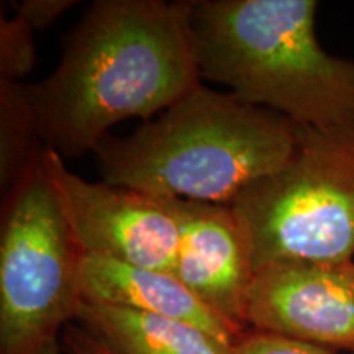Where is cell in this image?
<instances>
[{
    "label": "cell",
    "mask_w": 354,
    "mask_h": 354,
    "mask_svg": "<svg viewBox=\"0 0 354 354\" xmlns=\"http://www.w3.org/2000/svg\"><path fill=\"white\" fill-rule=\"evenodd\" d=\"M201 84L192 2L99 0L50 77L21 84L44 146L95 151L115 123L165 112Z\"/></svg>",
    "instance_id": "6da1fadb"
},
{
    "label": "cell",
    "mask_w": 354,
    "mask_h": 354,
    "mask_svg": "<svg viewBox=\"0 0 354 354\" xmlns=\"http://www.w3.org/2000/svg\"><path fill=\"white\" fill-rule=\"evenodd\" d=\"M300 127L198 84L125 138L95 148L104 183L158 197L232 203L289 161Z\"/></svg>",
    "instance_id": "7a4b0ae2"
},
{
    "label": "cell",
    "mask_w": 354,
    "mask_h": 354,
    "mask_svg": "<svg viewBox=\"0 0 354 354\" xmlns=\"http://www.w3.org/2000/svg\"><path fill=\"white\" fill-rule=\"evenodd\" d=\"M315 0L192 2L201 77L300 128L354 122V61L317 38Z\"/></svg>",
    "instance_id": "3957f363"
},
{
    "label": "cell",
    "mask_w": 354,
    "mask_h": 354,
    "mask_svg": "<svg viewBox=\"0 0 354 354\" xmlns=\"http://www.w3.org/2000/svg\"><path fill=\"white\" fill-rule=\"evenodd\" d=\"M254 274L274 263L354 261V122L300 128L284 166L233 203Z\"/></svg>",
    "instance_id": "277c9868"
},
{
    "label": "cell",
    "mask_w": 354,
    "mask_h": 354,
    "mask_svg": "<svg viewBox=\"0 0 354 354\" xmlns=\"http://www.w3.org/2000/svg\"><path fill=\"white\" fill-rule=\"evenodd\" d=\"M43 151L3 198L0 354H38L77 320L82 304V254L44 169Z\"/></svg>",
    "instance_id": "5b68a950"
},
{
    "label": "cell",
    "mask_w": 354,
    "mask_h": 354,
    "mask_svg": "<svg viewBox=\"0 0 354 354\" xmlns=\"http://www.w3.org/2000/svg\"><path fill=\"white\" fill-rule=\"evenodd\" d=\"M43 162L79 253L172 272L179 225L169 197L88 183L46 146Z\"/></svg>",
    "instance_id": "8992f818"
},
{
    "label": "cell",
    "mask_w": 354,
    "mask_h": 354,
    "mask_svg": "<svg viewBox=\"0 0 354 354\" xmlns=\"http://www.w3.org/2000/svg\"><path fill=\"white\" fill-rule=\"evenodd\" d=\"M246 325L354 351V261H287L258 269L246 300Z\"/></svg>",
    "instance_id": "52a82bcc"
},
{
    "label": "cell",
    "mask_w": 354,
    "mask_h": 354,
    "mask_svg": "<svg viewBox=\"0 0 354 354\" xmlns=\"http://www.w3.org/2000/svg\"><path fill=\"white\" fill-rule=\"evenodd\" d=\"M171 205L179 225L172 274L241 336L250 330L246 300L254 264L240 215L228 203L171 198Z\"/></svg>",
    "instance_id": "ba28073f"
},
{
    "label": "cell",
    "mask_w": 354,
    "mask_h": 354,
    "mask_svg": "<svg viewBox=\"0 0 354 354\" xmlns=\"http://www.w3.org/2000/svg\"><path fill=\"white\" fill-rule=\"evenodd\" d=\"M79 284L82 302L176 318L201 326L230 344L238 338L227 323L210 312L172 272L81 256Z\"/></svg>",
    "instance_id": "9c48e42d"
},
{
    "label": "cell",
    "mask_w": 354,
    "mask_h": 354,
    "mask_svg": "<svg viewBox=\"0 0 354 354\" xmlns=\"http://www.w3.org/2000/svg\"><path fill=\"white\" fill-rule=\"evenodd\" d=\"M76 322L117 354H230L233 346L192 323L113 305L82 302Z\"/></svg>",
    "instance_id": "30bf717a"
},
{
    "label": "cell",
    "mask_w": 354,
    "mask_h": 354,
    "mask_svg": "<svg viewBox=\"0 0 354 354\" xmlns=\"http://www.w3.org/2000/svg\"><path fill=\"white\" fill-rule=\"evenodd\" d=\"M43 149L21 82H0V183L3 196L19 183Z\"/></svg>",
    "instance_id": "8fae6325"
},
{
    "label": "cell",
    "mask_w": 354,
    "mask_h": 354,
    "mask_svg": "<svg viewBox=\"0 0 354 354\" xmlns=\"http://www.w3.org/2000/svg\"><path fill=\"white\" fill-rule=\"evenodd\" d=\"M37 61L33 30L19 17L0 21V82H20Z\"/></svg>",
    "instance_id": "7c38bea8"
},
{
    "label": "cell",
    "mask_w": 354,
    "mask_h": 354,
    "mask_svg": "<svg viewBox=\"0 0 354 354\" xmlns=\"http://www.w3.org/2000/svg\"><path fill=\"white\" fill-rule=\"evenodd\" d=\"M230 354H338V351L271 331L250 328L238 336Z\"/></svg>",
    "instance_id": "4fadbf2b"
},
{
    "label": "cell",
    "mask_w": 354,
    "mask_h": 354,
    "mask_svg": "<svg viewBox=\"0 0 354 354\" xmlns=\"http://www.w3.org/2000/svg\"><path fill=\"white\" fill-rule=\"evenodd\" d=\"M76 3L74 0H24L17 3L13 10L17 13L15 17L24 20L33 32H38L55 24Z\"/></svg>",
    "instance_id": "5bb4252c"
},
{
    "label": "cell",
    "mask_w": 354,
    "mask_h": 354,
    "mask_svg": "<svg viewBox=\"0 0 354 354\" xmlns=\"http://www.w3.org/2000/svg\"><path fill=\"white\" fill-rule=\"evenodd\" d=\"M63 343L68 354H117L87 330H84L81 325L74 323L64 328Z\"/></svg>",
    "instance_id": "9a60e30c"
},
{
    "label": "cell",
    "mask_w": 354,
    "mask_h": 354,
    "mask_svg": "<svg viewBox=\"0 0 354 354\" xmlns=\"http://www.w3.org/2000/svg\"><path fill=\"white\" fill-rule=\"evenodd\" d=\"M38 354H59V342L48 343Z\"/></svg>",
    "instance_id": "2e32d148"
},
{
    "label": "cell",
    "mask_w": 354,
    "mask_h": 354,
    "mask_svg": "<svg viewBox=\"0 0 354 354\" xmlns=\"http://www.w3.org/2000/svg\"><path fill=\"white\" fill-rule=\"evenodd\" d=\"M348 354H354V351H351V353H348Z\"/></svg>",
    "instance_id": "e0dca14e"
}]
</instances>
